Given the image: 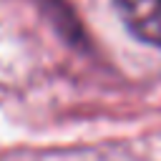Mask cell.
<instances>
[{
  "instance_id": "cell-1",
  "label": "cell",
  "mask_w": 161,
  "mask_h": 161,
  "mask_svg": "<svg viewBox=\"0 0 161 161\" xmlns=\"http://www.w3.org/2000/svg\"><path fill=\"white\" fill-rule=\"evenodd\" d=\"M113 8L133 38L161 48V0H113Z\"/></svg>"
}]
</instances>
